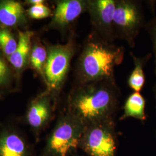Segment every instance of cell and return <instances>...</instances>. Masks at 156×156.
<instances>
[{
    "instance_id": "obj_5",
    "label": "cell",
    "mask_w": 156,
    "mask_h": 156,
    "mask_svg": "<svg viewBox=\"0 0 156 156\" xmlns=\"http://www.w3.org/2000/svg\"><path fill=\"white\" fill-rule=\"evenodd\" d=\"M44 69V80L48 91L54 97L61 89L76 51V44L72 37L66 44L49 45Z\"/></svg>"
},
{
    "instance_id": "obj_3",
    "label": "cell",
    "mask_w": 156,
    "mask_h": 156,
    "mask_svg": "<svg viewBox=\"0 0 156 156\" xmlns=\"http://www.w3.org/2000/svg\"><path fill=\"white\" fill-rule=\"evenodd\" d=\"M86 125L71 112L59 117L48 140L41 156H69L79 148Z\"/></svg>"
},
{
    "instance_id": "obj_9",
    "label": "cell",
    "mask_w": 156,
    "mask_h": 156,
    "mask_svg": "<svg viewBox=\"0 0 156 156\" xmlns=\"http://www.w3.org/2000/svg\"><path fill=\"white\" fill-rule=\"evenodd\" d=\"M0 156H34L31 143L13 128L0 129Z\"/></svg>"
},
{
    "instance_id": "obj_15",
    "label": "cell",
    "mask_w": 156,
    "mask_h": 156,
    "mask_svg": "<svg viewBox=\"0 0 156 156\" xmlns=\"http://www.w3.org/2000/svg\"><path fill=\"white\" fill-rule=\"evenodd\" d=\"M47 49L41 44H36L30 53V60L34 69L44 79V69L47 60Z\"/></svg>"
},
{
    "instance_id": "obj_12",
    "label": "cell",
    "mask_w": 156,
    "mask_h": 156,
    "mask_svg": "<svg viewBox=\"0 0 156 156\" xmlns=\"http://www.w3.org/2000/svg\"><path fill=\"white\" fill-rule=\"evenodd\" d=\"M33 33L19 31L16 49L8 57L12 66L17 69H21L26 66L30 53L31 40Z\"/></svg>"
},
{
    "instance_id": "obj_14",
    "label": "cell",
    "mask_w": 156,
    "mask_h": 156,
    "mask_svg": "<svg viewBox=\"0 0 156 156\" xmlns=\"http://www.w3.org/2000/svg\"><path fill=\"white\" fill-rule=\"evenodd\" d=\"M134 63V68L128 78V86L135 92H140L145 84L144 67L151 59L152 53H149L142 57H138L131 53Z\"/></svg>"
},
{
    "instance_id": "obj_7",
    "label": "cell",
    "mask_w": 156,
    "mask_h": 156,
    "mask_svg": "<svg viewBox=\"0 0 156 156\" xmlns=\"http://www.w3.org/2000/svg\"><path fill=\"white\" fill-rule=\"evenodd\" d=\"M116 0H88L87 10L93 33L113 42V16Z\"/></svg>"
},
{
    "instance_id": "obj_8",
    "label": "cell",
    "mask_w": 156,
    "mask_h": 156,
    "mask_svg": "<svg viewBox=\"0 0 156 156\" xmlns=\"http://www.w3.org/2000/svg\"><path fill=\"white\" fill-rule=\"evenodd\" d=\"M54 98L50 92L47 91L34 100L28 107L26 120L33 130L37 140L40 132L46 127L52 119L54 111L53 103Z\"/></svg>"
},
{
    "instance_id": "obj_16",
    "label": "cell",
    "mask_w": 156,
    "mask_h": 156,
    "mask_svg": "<svg viewBox=\"0 0 156 156\" xmlns=\"http://www.w3.org/2000/svg\"><path fill=\"white\" fill-rule=\"evenodd\" d=\"M17 42L11 33L5 28H0V48L8 57L16 49Z\"/></svg>"
},
{
    "instance_id": "obj_11",
    "label": "cell",
    "mask_w": 156,
    "mask_h": 156,
    "mask_svg": "<svg viewBox=\"0 0 156 156\" xmlns=\"http://www.w3.org/2000/svg\"><path fill=\"white\" fill-rule=\"evenodd\" d=\"M24 19L22 5L15 1L0 2V24L5 27H13Z\"/></svg>"
},
{
    "instance_id": "obj_10",
    "label": "cell",
    "mask_w": 156,
    "mask_h": 156,
    "mask_svg": "<svg viewBox=\"0 0 156 156\" xmlns=\"http://www.w3.org/2000/svg\"><path fill=\"white\" fill-rule=\"evenodd\" d=\"M88 0H62L56 2L51 27L65 29L87 10Z\"/></svg>"
},
{
    "instance_id": "obj_13",
    "label": "cell",
    "mask_w": 156,
    "mask_h": 156,
    "mask_svg": "<svg viewBox=\"0 0 156 156\" xmlns=\"http://www.w3.org/2000/svg\"><path fill=\"white\" fill-rule=\"evenodd\" d=\"M146 100L140 92L134 91L130 95L124 105L123 115L120 120L133 117L144 122L147 117L145 112Z\"/></svg>"
},
{
    "instance_id": "obj_20",
    "label": "cell",
    "mask_w": 156,
    "mask_h": 156,
    "mask_svg": "<svg viewBox=\"0 0 156 156\" xmlns=\"http://www.w3.org/2000/svg\"><path fill=\"white\" fill-rule=\"evenodd\" d=\"M44 1L43 0H30L28 1L27 2L30 4H31L32 5H36L38 4H44Z\"/></svg>"
},
{
    "instance_id": "obj_17",
    "label": "cell",
    "mask_w": 156,
    "mask_h": 156,
    "mask_svg": "<svg viewBox=\"0 0 156 156\" xmlns=\"http://www.w3.org/2000/svg\"><path fill=\"white\" fill-rule=\"evenodd\" d=\"M28 15L35 19H41L50 16L51 11L50 8L44 4L32 5L28 9Z\"/></svg>"
},
{
    "instance_id": "obj_4",
    "label": "cell",
    "mask_w": 156,
    "mask_h": 156,
    "mask_svg": "<svg viewBox=\"0 0 156 156\" xmlns=\"http://www.w3.org/2000/svg\"><path fill=\"white\" fill-rule=\"evenodd\" d=\"M146 24L140 1L116 0L113 16V29L116 39L124 40L130 47L133 48L136 38Z\"/></svg>"
},
{
    "instance_id": "obj_18",
    "label": "cell",
    "mask_w": 156,
    "mask_h": 156,
    "mask_svg": "<svg viewBox=\"0 0 156 156\" xmlns=\"http://www.w3.org/2000/svg\"><path fill=\"white\" fill-rule=\"evenodd\" d=\"M145 29L149 34L153 46V52L154 62V73L156 75V16L153 17L147 23H146Z\"/></svg>"
},
{
    "instance_id": "obj_6",
    "label": "cell",
    "mask_w": 156,
    "mask_h": 156,
    "mask_svg": "<svg viewBox=\"0 0 156 156\" xmlns=\"http://www.w3.org/2000/svg\"><path fill=\"white\" fill-rule=\"evenodd\" d=\"M79 148L90 156H116L117 137L115 119L86 126Z\"/></svg>"
},
{
    "instance_id": "obj_19",
    "label": "cell",
    "mask_w": 156,
    "mask_h": 156,
    "mask_svg": "<svg viewBox=\"0 0 156 156\" xmlns=\"http://www.w3.org/2000/svg\"><path fill=\"white\" fill-rule=\"evenodd\" d=\"M9 76V70L5 60L0 56V86L5 84Z\"/></svg>"
},
{
    "instance_id": "obj_21",
    "label": "cell",
    "mask_w": 156,
    "mask_h": 156,
    "mask_svg": "<svg viewBox=\"0 0 156 156\" xmlns=\"http://www.w3.org/2000/svg\"><path fill=\"white\" fill-rule=\"evenodd\" d=\"M154 94H155V97H156V84L154 86Z\"/></svg>"
},
{
    "instance_id": "obj_2",
    "label": "cell",
    "mask_w": 156,
    "mask_h": 156,
    "mask_svg": "<svg viewBox=\"0 0 156 156\" xmlns=\"http://www.w3.org/2000/svg\"><path fill=\"white\" fill-rule=\"evenodd\" d=\"M124 55L123 46L115 45L91 32L78 58L76 69L78 85L115 79V68L122 64Z\"/></svg>"
},
{
    "instance_id": "obj_1",
    "label": "cell",
    "mask_w": 156,
    "mask_h": 156,
    "mask_svg": "<svg viewBox=\"0 0 156 156\" xmlns=\"http://www.w3.org/2000/svg\"><path fill=\"white\" fill-rule=\"evenodd\" d=\"M120 97L115 79L79 84L69 97L67 110L86 126L114 119Z\"/></svg>"
}]
</instances>
